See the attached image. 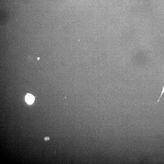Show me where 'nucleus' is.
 I'll list each match as a JSON object with an SVG mask.
<instances>
[{"instance_id": "f257e3e1", "label": "nucleus", "mask_w": 164, "mask_h": 164, "mask_svg": "<svg viewBox=\"0 0 164 164\" xmlns=\"http://www.w3.org/2000/svg\"><path fill=\"white\" fill-rule=\"evenodd\" d=\"M34 100V97L30 94H27L26 96V101L27 103L29 104H32Z\"/></svg>"}, {"instance_id": "f03ea898", "label": "nucleus", "mask_w": 164, "mask_h": 164, "mask_svg": "<svg viewBox=\"0 0 164 164\" xmlns=\"http://www.w3.org/2000/svg\"><path fill=\"white\" fill-rule=\"evenodd\" d=\"M164 92V86L162 88V91L161 93V94H160V95L159 99H158V100L157 101V103H158V102H159L160 98H161L162 95V94H163Z\"/></svg>"}, {"instance_id": "7ed1b4c3", "label": "nucleus", "mask_w": 164, "mask_h": 164, "mask_svg": "<svg viewBox=\"0 0 164 164\" xmlns=\"http://www.w3.org/2000/svg\"><path fill=\"white\" fill-rule=\"evenodd\" d=\"M50 139V138L48 137H46L44 138V139L45 141L49 140Z\"/></svg>"}]
</instances>
